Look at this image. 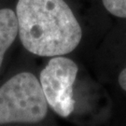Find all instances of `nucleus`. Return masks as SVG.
I'll return each instance as SVG.
<instances>
[{"label": "nucleus", "mask_w": 126, "mask_h": 126, "mask_svg": "<svg viewBox=\"0 0 126 126\" xmlns=\"http://www.w3.org/2000/svg\"><path fill=\"white\" fill-rule=\"evenodd\" d=\"M19 34L16 13L10 9H0V67L6 51Z\"/></svg>", "instance_id": "4"}, {"label": "nucleus", "mask_w": 126, "mask_h": 126, "mask_svg": "<svg viewBox=\"0 0 126 126\" xmlns=\"http://www.w3.org/2000/svg\"><path fill=\"white\" fill-rule=\"evenodd\" d=\"M119 84L122 87V90L126 92V68L122 70L119 76Z\"/></svg>", "instance_id": "6"}, {"label": "nucleus", "mask_w": 126, "mask_h": 126, "mask_svg": "<svg viewBox=\"0 0 126 126\" xmlns=\"http://www.w3.org/2000/svg\"><path fill=\"white\" fill-rule=\"evenodd\" d=\"M16 16L21 41L33 54L64 55L80 43L81 27L63 0H19Z\"/></svg>", "instance_id": "1"}, {"label": "nucleus", "mask_w": 126, "mask_h": 126, "mask_svg": "<svg viewBox=\"0 0 126 126\" xmlns=\"http://www.w3.org/2000/svg\"><path fill=\"white\" fill-rule=\"evenodd\" d=\"M79 71L77 63L62 55L53 56L40 72V84L48 106L63 118L74 110L73 84Z\"/></svg>", "instance_id": "3"}, {"label": "nucleus", "mask_w": 126, "mask_h": 126, "mask_svg": "<svg viewBox=\"0 0 126 126\" xmlns=\"http://www.w3.org/2000/svg\"><path fill=\"white\" fill-rule=\"evenodd\" d=\"M102 2L109 13L116 17L126 18V0H102Z\"/></svg>", "instance_id": "5"}, {"label": "nucleus", "mask_w": 126, "mask_h": 126, "mask_svg": "<svg viewBox=\"0 0 126 126\" xmlns=\"http://www.w3.org/2000/svg\"><path fill=\"white\" fill-rule=\"evenodd\" d=\"M47 113L48 103L40 81L32 73H19L0 87V125L35 123Z\"/></svg>", "instance_id": "2"}]
</instances>
